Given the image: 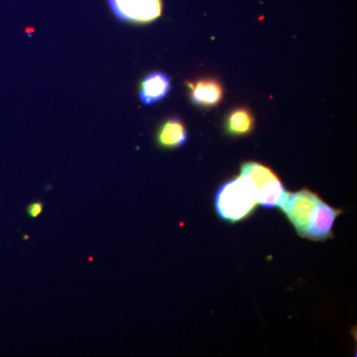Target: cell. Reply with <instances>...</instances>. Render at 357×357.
<instances>
[{
    "instance_id": "6da1fadb",
    "label": "cell",
    "mask_w": 357,
    "mask_h": 357,
    "mask_svg": "<svg viewBox=\"0 0 357 357\" xmlns=\"http://www.w3.org/2000/svg\"><path fill=\"white\" fill-rule=\"evenodd\" d=\"M280 206L297 234L312 241L332 237L333 223L342 213L307 189L287 192Z\"/></svg>"
},
{
    "instance_id": "7a4b0ae2",
    "label": "cell",
    "mask_w": 357,
    "mask_h": 357,
    "mask_svg": "<svg viewBox=\"0 0 357 357\" xmlns=\"http://www.w3.org/2000/svg\"><path fill=\"white\" fill-rule=\"evenodd\" d=\"M257 204L250 185L241 175L225 182L218 189L215 199L218 217L232 223L248 218Z\"/></svg>"
},
{
    "instance_id": "3957f363",
    "label": "cell",
    "mask_w": 357,
    "mask_h": 357,
    "mask_svg": "<svg viewBox=\"0 0 357 357\" xmlns=\"http://www.w3.org/2000/svg\"><path fill=\"white\" fill-rule=\"evenodd\" d=\"M241 176L250 185L256 202L264 208L279 206L285 199L287 192L280 178L268 167L257 162H248L241 166Z\"/></svg>"
},
{
    "instance_id": "277c9868",
    "label": "cell",
    "mask_w": 357,
    "mask_h": 357,
    "mask_svg": "<svg viewBox=\"0 0 357 357\" xmlns=\"http://www.w3.org/2000/svg\"><path fill=\"white\" fill-rule=\"evenodd\" d=\"M115 15L126 22L146 24L162 15V0H109Z\"/></svg>"
},
{
    "instance_id": "5b68a950",
    "label": "cell",
    "mask_w": 357,
    "mask_h": 357,
    "mask_svg": "<svg viewBox=\"0 0 357 357\" xmlns=\"http://www.w3.org/2000/svg\"><path fill=\"white\" fill-rule=\"evenodd\" d=\"M171 91L168 75L162 72L149 73L140 84V100L145 105H153L164 100Z\"/></svg>"
},
{
    "instance_id": "8992f818",
    "label": "cell",
    "mask_w": 357,
    "mask_h": 357,
    "mask_svg": "<svg viewBox=\"0 0 357 357\" xmlns=\"http://www.w3.org/2000/svg\"><path fill=\"white\" fill-rule=\"evenodd\" d=\"M189 140L185 126L177 117H171L163 122L157 133V142L160 146L166 149L184 146Z\"/></svg>"
},
{
    "instance_id": "52a82bcc",
    "label": "cell",
    "mask_w": 357,
    "mask_h": 357,
    "mask_svg": "<svg viewBox=\"0 0 357 357\" xmlns=\"http://www.w3.org/2000/svg\"><path fill=\"white\" fill-rule=\"evenodd\" d=\"M191 89L192 102L202 107H215L222 102V84L215 79H201L197 83L188 84Z\"/></svg>"
},
{
    "instance_id": "ba28073f",
    "label": "cell",
    "mask_w": 357,
    "mask_h": 357,
    "mask_svg": "<svg viewBox=\"0 0 357 357\" xmlns=\"http://www.w3.org/2000/svg\"><path fill=\"white\" fill-rule=\"evenodd\" d=\"M253 126H255L253 115L244 107L232 110L227 115V122H225L227 133L234 136L248 135L252 131Z\"/></svg>"
},
{
    "instance_id": "9c48e42d",
    "label": "cell",
    "mask_w": 357,
    "mask_h": 357,
    "mask_svg": "<svg viewBox=\"0 0 357 357\" xmlns=\"http://www.w3.org/2000/svg\"><path fill=\"white\" fill-rule=\"evenodd\" d=\"M43 203L41 202H33L27 208V213L31 218H37L43 213Z\"/></svg>"
}]
</instances>
